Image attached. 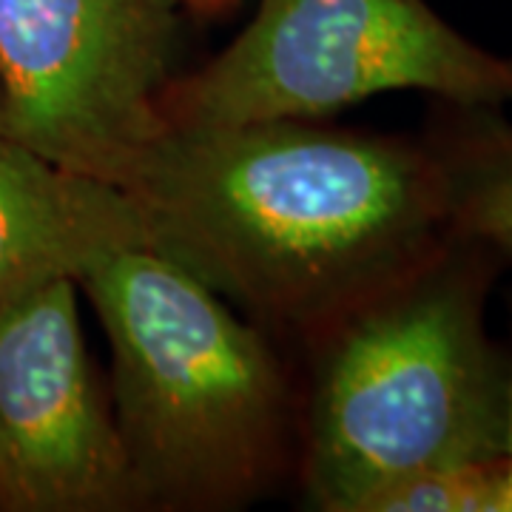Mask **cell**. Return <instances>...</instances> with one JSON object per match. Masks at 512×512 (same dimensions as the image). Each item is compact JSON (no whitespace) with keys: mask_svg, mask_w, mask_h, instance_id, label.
I'll return each mask as SVG.
<instances>
[{"mask_svg":"<svg viewBox=\"0 0 512 512\" xmlns=\"http://www.w3.org/2000/svg\"><path fill=\"white\" fill-rule=\"evenodd\" d=\"M143 245L148 228L126 188L0 134V305L52 282L77 285Z\"/></svg>","mask_w":512,"mask_h":512,"instance_id":"52a82bcc","label":"cell"},{"mask_svg":"<svg viewBox=\"0 0 512 512\" xmlns=\"http://www.w3.org/2000/svg\"><path fill=\"white\" fill-rule=\"evenodd\" d=\"M183 0H0V134L114 185L165 131Z\"/></svg>","mask_w":512,"mask_h":512,"instance_id":"5b68a950","label":"cell"},{"mask_svg":"<svg viewBox=\"0 0 512 512\" xmlns=\"http://www.w3.org/2000/svg\"><path fill=\"white\" fill-rule=\"evenodd\" d=\"M507 350V512H512V299H510V342L504 345Z\"/></svg>","mask_w":512,"mask_h":512,"instance_id":"30bf717a","label":"cell"},{"mask_svg":"<svg viewBox=\"0 0 512 512\" xmlns=\"http://www.w3.org/2000/svg\"><path fill=\"white\" fill-rule=\"evenodd\" d=\"M120 188L154 251L302 348L453 239L421 137L325 120L165 128Z\"/></svg>","mask_w":512,"mask_h":512,"instance_id":"6da1fadb","label":"cell"},{"mask_svg":"<svg viewBox=\"0 0 512 512\" xmlns=\"http://www.w3.org/2000/svg\"><path fill=\"white\" fill-rule=\"evenodd\" d=\"M0 123H3V89H0Z\"/></svg>","mask_w":512,"mask_h":512,"instance_id":"7c38bea8","label":"cell"},{"mask_svg":"<svg viewBox=\"0 0 512 512\" xmlns=\"http://www.w3.org/2000/svg\"><path fill=\"white\" fill-rule=\"evenodd\" d=\"M365 512H507V458L407 476L373 495Z\"/></svg>","mask_w":512,"mask_h":512,"instance_id":"9c48e42d","label":"cell"},{"mask_svg":"<svg viewBox=\"0 0 512 512\" xmlns=\"http://www.w3.org/2000/svg\"><path fill=\"white\" fill-rule=\"evenodd\" d=\"M185 9L197 18H220L225 12H231L239 0H183Z\"/></svg>","mask_w":512,"mask_h":512,"instance_id":"8fae6325","label":"cell"},{"mask_svg":"<svg viewBox=\"0 0 512 512\" xmlns=\"http://www.w3.org/2000/svg\"><path fill=\"white\" fill-rule=\"evenodd\" d=\"M421 143L439 165L450 228L512 265L510 106L430 100Z\"/></svg>","mask_w":512,"mask_h":512,"instance_id":"ba28073f","label":"cell"},{"mask_svg":"<svg viewBox=\"0 0 512 512\" xmlns=\"http://www.w3.org/2000/svg\"><path fill=\"white\" fill-rule=\"evenodd\" d=\"M396 92L512 109V55L427 0H259L220 55L171 77L160 117L165 128L328 120Z\"/></svg>","mask_w":512,"mask_h":512,"instance_id":"277c9868","label":"cell"},{"mask_svg":"<svg viewBox=\"0 0 512 512\" xmlns=\"http://www.w3.org/2000/svg\"><path fill=\"white\" fill-rule=\"evenodd\" d=\"M504 256L456 237L308 345L296 476L308 507L365 512L384 487L504 458L507 350L487 328Z\"/></svg>","mask_w":512,"mask_h":512,"instance_id":"3957f363","label":"cell"},{"mask_svg":"<svg viewBox=\"0 0 512 512\" xmlns=\"http://www.w3.org/2000/svg\"><path fill=\"white\" fill-rule=\"evenodd\" d=\"M77 288L109 342L111 410L143 510H242L296 473L302 396L274 336L146 245Z\"/></svg>","mask_w":512,"mask_h":512,"instance_id":"7a4b0ae2","label":"cell"},{"mask_svg":"<svg viewBox=\"0 0 512 512\" xmlns=\"http://www.w3.org/2000/svg\"><path fill=\"white\" fill-rule=\"evenodd\" d=\"M74 282L0 305V512H140Z\"/></svg>","mask_w":512,"mask_h":512,"instance_id":"8992f818","label":"cell"}]
</instances>
